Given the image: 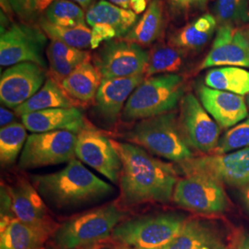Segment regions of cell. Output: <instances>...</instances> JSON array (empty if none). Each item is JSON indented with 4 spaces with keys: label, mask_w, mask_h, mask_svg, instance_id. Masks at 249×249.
Instances as JSON below:
<instances>
[{
    "label": "cell",
    "mask_w": 249,
    "mask_h": 249,
    "mask_svg": "<svg viewBox=\"0 0 249 249\" xmlns=\"http://www.w3.org/2000/svg\"><path fill=\"white\" fill-rule=\"evenodd\" d=\"M32 182L45 202L58 210L91 203L114 192L111 185L75 158L56 173L33 176Z\"/></svg>",
    "instance_id": "cell-2"
},
{
    "label": "cell",
    "mask_w": 249,
    "mask_h": 249,
    "mask_svg": "<svg viewBox=\"0 0 249 249\" xmlns=\"http://www.w3.org/2000/svg\"><path fill=\"white\" fill-rule=\"evenodd\" d=\"M186 176L203 175L231 187H245L249 184V148L225 154H213L178 163Z\"/></svg>",
    "instance_id": "cell-8"
},
{
    "label": "cell",
    "mask_w": 249,
    "mask_h": 249,
    "mask_svg": "<svg viewBox=\"0 0 249 249\" xmlns=\"http://www.w3.org/2000/svg\"><path fill=\"white\" fill-rule=\"evenodd\" d=\"M46 55L50 71L59 82L81 63L89 59V53L56 41H51L46 49Z\"/></svg>",
    "instance_id": "cell-25"
},
{
    "label": "cell",
    "mask_w": 249,
    "mask_h": 249,
    "mask_svg": "<svg viewBox=\"0 0 249 249\" xmlns=\"http://www.w3.org/2000/svg\"><path fill=\"white\" fill-rule=\"evenodd\" d=\"M109 249V248H105V249Z\"/></svg>",
    "instance_id": "cell-45"
},
{
    "label": "cell",
    "mask_w": 249,
    "mask_h": 249,
    "mask_svg": "<svg viewBox=\"0 0 249 249\" xmlns=\"http://www.w3.org/2000/svg\"><path fill=\"white\" fill-rule=\"evenodd\" d=\"M28 136L23 124L14 122L0 130V160L3 166L12 165L22 151Z\"/></svg>",
    "instance_id": "cell-29"
},
{
    "label": "cell",
    "mask_w": 249,
    "mask_h": 249,
    "mask_svg": "<svg viewBox=\"0 0 249 249\" xmlns=\"http://www.w3.org/2000/svg\"><path fill=\"white\" fill-rule=\"evenodd\" d=\"M38 1H39V3H40V2H41V0H38Z\"/></svg>",
    "instance_id": "cell-46"
},
{
    "label": "cell",
    "mask_w": 249,
    "mask_h": 249,
    "mask_svg": "<svg viewBox=\"0 0 249 249\" xmlns=\"http://www.w3.org/2000/svg\"><path fill=\"white\" fill-rule=\"evenodd\" d=\"M41 28L51 41L60 42L77 49L90 47L91 31L87 25L77 27L57 26L50 23L46 19H42Z\"/></svg>",
    "instance_id": "cell-30"
},
{
    "label": "cell",
    "mask_w": 249,
    "mask_h": 249,
    "mask_svg": "<svg viewBox=\"0 0 249 249\" xmlns=\"http://www.w3.org/2000/svg\"><path fill=\"white\" fill-rule=\"evenodd\" d=\"M144 80L145 74L102 80L95 96L96 109L99 116L107 124L116 123L127 100Z\"/></svg>",
    "instance_id": "cell-18"
},
{
    "label": "cell",
    "mask_w": 249,
    "mask_h": 249,
    "mask_svg": "<svg viewBox=\"0 0 249 249\" xmlns=\"http://www.w3.org/2000/svg\"><path fill=\"white\" fill-rule=\"evenodd\" d=\"M13 11L23 20H32L39 10L38 0H8Z\"/></svg>",
    "instance_id": "cell-35"
},
{
    "label": "cell",
    "mask_w": 249,
    "mask_h": 249,
    "mask_svg": "<svg viewBox=\"0 0 249 249\" xmlns=\"http://www.w3.org/2000/svg\"><path fill=\"white\" fill-rule=\"evenodd\" d=\"M178 213H158L119 223L112 232L115 240L131 248L160 249L169 244L186 223Z\"/></svg>",
    "instance_id": "cell-6"
},
{
    "label": "cell",
    "mask_w": 249,
    "mask_h": 249,
    "mask_svg": "<svg viewBox=\"0 0 249 249\" xmlns=\"http://www.w3.org/2000/svg\"><path fill=\"white\" fill-rule=\"evenodd\" d=\"M45 79L44 68L35 63H19L9 67L0 79L1 104L16 109L43 87Z\"/></svg>",
    "instance_id": "cell-14"
},
{
    "label": "cell",
    "mask_w": 249,
    "mask_h": 249,
    "mask_svg": "<svg viewBox=\"0 0 249 249\" xmlns=\"http://www.w3.org/2000/svg\"><path fill=\"white\" fill-rule=\"evenodd\" d=\"M215 14L222 24H237L249 20V0H216Z\"/></svg>",
    "instance_id": "cell-34"
},
{
    "label": "cell",
    "mask_w": 249,
    "mask_h": 249,
    "mask_svg": "<svg viewBox=\"0 0 249 249\" xmlns=\"http://www.w3.org/2000/svg\"><path fill=\"white\" fill-rule=\"evenodd\" d=\"M47 43L45 33L35 27L16 23L4 31L0 37V65L11 67L31 62L46 68L44 49Z\"/></svg>",
    "instance_id": "cell-10"
},
{
    "label": "cell",
    "mask_w": 249,
    "mask_h": 249,
    "mask_svg": "<svg viewBox=\"0 0 249 249\" xmlns=\"http://www.w3.org/2000/svg\"><path fill=\"white\" fill-rule=\"evenodd\" d=\"M124 213L115 203L90 210L66 221L53 232L60 249H77L93 245L112 235Z\"/></svg>",
    "instance_id": "cell-5"
},
{
    "label": "cell",
    "mask_w": 249,
    "mask_h": 249,
    "mask_svg": "<svg viewBox=\"0 0 249 249\" xmlns=\"http://www.w3.org/2000/svg\"><path fill=\"white\" fill-rule=\"evenodd\" d=\"M217 19L212 14H205L184 27L173 39V44L180 48L196 49L206 45L213 37Z\"/></svg>",
    "instance_id": "cell-28"
},
{
    "label": "cell",
    "mask_w": 249,
    "mask_h": 249,
    "mask_svg": "<svg viewBox=\"0 0 249 249\" xmlns=\"http://www.w3.org/2000/svg\"><path fill=\"white\" fill-rule=\"evenodd\" d=\"M122 9L132 10L136 14H142L148 9L151 0H107Z\"/></svg>",
    "instance_id": "cell-37"
},
{
    "label": "cell",
    "mask_w": 249,
    "mask_h": 249,
    "mask_svg": "<svg viewBox=\"0 0 249 249\" xmlns=\"http://www.w3.org/2000/svg\"><path fill=\"white\" fill-rule=\"evenodd\" d=\"M162 25V4L160 0H151L142 17L138 20L124 40L140 45H150L160 36Z\"/></svg>",
    "instance_id": "cell-26"
},
{
    "label": "cell",
    "mask_w": 249,
    "mask_h": 249,
    "mask_svg": "<svg viewBox=\"0 0 249 249\" xmlns=\"http://www.w3.org/2000/svg\"><path fill=\"white\" fill-rule=\"evenodd\" d=\"M53 1H56V0H41V2L39 3V9H46ZM71 1L79 4L82 9H88L91 6L92 2H94L95 0H71Z\"/></svg>",
    "instance_id": "cell-39"
},
{
    "label": "cell",
    "mask_w": 249,
    "mask_h": 249,
    "mask_svg": "<svg viewBox=\"0 0 249 249\" xmlns=\"http://www.w3.org/2000/svg\"><path fill=\"white\" fill-rule=\"evenodd\" d=\"M9 189L12 198L13 213L17 219L48 234L53 231L54 223L44 198L34 185L26 179L20 178Z\"/></svg>",
    "instance_id": "cell-16"
},
{
    "label": "cell",
    "mask_w": 249,
    "mask_h": 249,
    "mask_svg": "<svg viewBox=\"0 0 249 249\" xmlns=\"http://www.w3.org/2000/svg\"><path fill=\"white\" fill-rule=\"evenodd\" d=\"M183 55L175 47L160 45L150 53L145 76L152 77L155 74H172L182 67Z\"/></svg>",
    "instance_id": "cell-32"
},
{
    "label": "cell",
    "mask_w": 249,
    "mask_h": 249,
    "mask_svg": "<svg viewBox=\"0 0 249 249\" xmlns=\"http://www.w3.org/2000/svg\"><path fill=\"white\" fill-rule=\"evenodd\" d=\"M184 95V80L177 74L145 79L127 100L122 113L124 121L143 120L170 113Z\"/></svg>",
    "instance_id": "cell-4"
},
{
    "label": "cell",
    "mask_w": 249,
    "mask_h": 249,
    "mask_svg": "<svg viewBox=\"0 0 249 249\" xmlns=\"http://www.w3.org/2000/svg\"></svg>",
    "instance_id": "cell-47"
},
{
    "label": "cell",
    "mask_w": 249,
    "mask_h": 249,
    "mask_svg": "<svg viewBox=\"0 0 249 249\" xmlns=\"http://www.w3.org/2000/svg\"><path fill=\"white\" fill-rule=\"evenodd\" d=\"M75 100L71 98L63 89L58 81L53 79L46 80L43 87L24 104L14 109L18 116L42 111L52 108L75 107Z\"/></svg>",
    "instance_id": "cell-23"
},
{
    "label": "cell",
    "mask_w": 249,
    "mask_h": 249,
    "mask_svg": "<svg viewBox=\"0 0 249 249\" xmlns=\"http://www.w3.org/2000/svg\"><path fill=\"white\" fill-rule=\"evenodd\" d=\"M160 249H226L218 229L202 220H187L178 235Z\"/></svg>",
    "instance_id": "cell-20"
},
{
    "label": "cell",
    "mask_w": 249,
    "mask_h": 249,
    "mask_svg": "<svg viewBox=\"0 0 249 249\" xmlns=\"http://www.w3.org/2000/svg\"><path fill=\"white\" fill-rule=\"evenodd\" d=\"M77 135L70 131L33 133L28 136L18 167L35 169L69 162L75 158Z\"/></svg>",
    "instance_id": "cell-7"
},
{
    "label": "cell",
    "mask_w": 249,
    "mask_h": 249,
    "mask_svg": "<svg viewBox=\"0 0 249 249\" xmlns=\"http://www.w3.org/2000/svg\"><path fill=\"white\" fill-rule=\"evenodd\" d=\"M236 249H249V232L242 231L235 240Z\"/></svg>",
    "instance_id": "cell-40"
},
{
    "label": "cell",
    "mask_w": 249,
    "mask_h": 249,
    "mask_svg": "<svg viewBox=\"0 0 249 249\" xmlns=\"http://www.w3.org/2000/svg\"><path fill=\"white\" fill-rule=\"evenodd\" d=\"M142 249V248H132V249Z\"/></svg>",
    "instance_id": "cell-44"
},
{
    "label": "cell",
    "mask_w": 249,
    "mask_h": 249,
    "mask_svg": "<svg viewBox=\"0 0 249 249\" xmlns=\"http://www.w3.org/2000/svg\"><path fill=\"white\" fill-rule=\"evenodd\" d=\"M122 162L120 187L127 205L168 202L178 183L174 166L151 156L133 143L113 142Z\"/></svg>",
    "instance_id": "cell-1"
},
{
    "label": "cell",
    "mask_w": 249,
    "mask_h": 249,
    "mask_svg": "<svg viewBox=\"0 0 249 249\" xmlns=\"http://www.w3.org/2000/svg\"><path fill=\"white\" fill-rule=\"evenodd\" d=\"M20 117L26 129L33 133L64 130L77 135L87 126L82 112L76 107L46 109Z\"/></svg>",
    "instance_id": "cell-19"
},
{
    "label": "cell",
    "mask_w": 249,
    "mask_h": 249,
    "mask_svg": "<svg viewBox=\"0 0 249 249\" xmlns=\"http://www.w3.org/2000/svg\"><path fill=\"white\" fill-rule=\"evenodd\" d=\"M75 156L113 184L120 178L122 162L112 141L99 130L86 126L77 134Z\"/></svg>",
    "instance_id": "cell-12"
},
{
    "label": "cell",
    "mask_w": 249,
    "mask_h": 249,
    "mask_svg": "<svg viewBox=\"0 0 249 249\" xmlns=\"http://www.w3.org/2000/svg\"><path fill=\"white\" fill-rule=\"evenodd\" d=\"M180 123L187 142L192 148L202 153L216 149L220 140V125L192 93L182 99Z\"/></svg>",
    "instance_id": "cell-13"
},
{
    "label": "cell",
    "mask_w": 249,
    "mask_h": 249,
    "mask_svg": "<svg viewBox=\"0 0 249 249\" xmlns=\"http://www.w3.org/2000/svg\"><path fill=\"white\" fill-rule=\"evenodd\" d=\"M102 80L98 69L88 59L79 65L60 84L71 98L89 102L96 96Z\"/></svg>",
    "instance_id": "cell-22"
},
{
    "label": "cell",
    "mask_w": 249,
    "mask_h": 249,
    "mask_svg": "<svg viewBox=\"0 0 249 249\" xmlns=\"http://www.w3.org/2000/svg\"><path fill=\"white\" fill-rule=\"evenodd\" d=\"M139 20L132 10L122 9L107 0L91 5L86 12V22L89 27L102 24L113 30L117 38H124Z\"/></svg>",
    "instance_id": "cell-21"
},
{
    "label": "cell",
    "mask_w": 249,
    "mask_h": 249,
    "mask_svg": "<svg viewBox=\"0 0 249 249\" xmlns=\"http://www.w3.org/2000/svg\"><path fill=\"white\" fill-rule=\"evenodd\" d=\"M173 199L178 206L198 213H223L229 203L222 183L197 174L178 180Z\"/></svg>",
    "instance_id": "cell-9"
},
{
    "label": "cell",
    "mask_w": 249,
    "mask_h": 249,
    "mask_svg": "<svg viewBox=\"0 0 249 249\" xmlns=\"http://www.w3.org/2000/svg\"><path fill=\"white\" fill-rule=\"evenodd\" d=\"M205 85L214 89L237 95L249 93V71L239 67H220L213 69L205 76Z\"/></svg>",
    "instance_id": "cell-27"
},
{
    "label": "cell",
    "mask_w": 249,
    "mask_h": 249,
    "mask_svg": "<svg viewBox=\"0 0 249 249\" xmlns=\"http://www.w3.org/2000/svg\"><path fill=\"white\" fill-rule=\"evenodd\" d=\"M249 68V41L246 36L231 24L218 28L211 51L200 69L213 67Z\"/></svg>",
    "instance_id": "cell-15"
},
{
    "label": "cell",
    "mask_w": 249,
    "mask_h": 249,
    "mask_svg": "<svg viewBox=\"0 0 249 249\" xmlns=\"http://www.w3.org/2000/svg\"><path fill=\"white\" fill-rule=\"evenodd\" d=\"M15 218L9 187L1 186V229L7 226Z\"/></svg>",
    "instance_id": "cell-36"
},
{
    "label": "cell",
    "mask_w": 249,
    "mask_h": 249,
    "mask_svg": "<svg viewBox=\"0 0 249 249\" xmlns=\"http://www.w3.org/2000/svg\"><path fill=\"white\" fill-rule=\"evenodd\" d=\"M246 102H247V105H248V107H249V93L247 95V99H246Z\"/></svg>",
    "instance_id": "cell-43"
},
{
    "label": "cell",
    "mask_w": 249,
    "mask_h": 249,
    "mask_svg": "<svg viewBox=\"0 0 249 249\" xmlns=\"http://www.w3.org/2000/svg\"><path fill=\"white\" fill-rule=\"evenodd\" d=\"M45 19L61 27L86 25V14L83 9L71 0H56L45 9Z\"/></svg>",
    "instance_id": "cell-31"
},
{
    "label": "cell",
    "mask_w": 249,
    "mask_h": 249,
    "mask_svg": "<svg viewBox=\"0 0 249 249\" xmlns=\"http://www.w3.org/2000/svg\"><path fill=\"white\" fill-rule=\"evenodd\" d=\"M208 0H174L175 3H177L181 7H193V6H201L205 4Z\"/></svg>",
    "instance_id": "cell-41"
},
{
    "label": "cell",
    "mask_w": 249,
    "mask_h": 249,
    "mask_svg": "<svg viewBox=\"0 0 249 249\" xmlns=\"http://www.w3.org/2000/svg\"><path fill=\"white\" fill-rule=\"evenodd\" d=\"M249 148V116L219 140L214 154H225Z\"/></svg>",
    "instance_id": "cell-33"
},
{
    "label": "cell",
    "mask_w": 249,
    "mask_h": 249,
    "mask_svg": "<svg viewBox=\"0 0 249 249\" xmlns=\"http://www.w3.org/2000/svg\"><path fill=\"white\" fill-rule=\"evenodd\" d=\"M14 123V114L10 112L6 107L0 108V125L5 127L9 124Z\"/></svg>",
    "instance_id": "cell-38"
},
{
    "label": "cell",
    "mask_w": 249,
    "mask_h": 249,
    "mask_svg": "<svg viewBox=\"0 0 249 249\" xmlns=\"http://www.w3.org/2000/svg\"><path fill=\"white\" fill-rule=\"evenodd\" d=\"M127 138L152 154L178 163L193 158L191 146L172 112L141 120Z\"/></svg>",
    "instance_id": "cell-3"
},
{
    "label": "cell",
    "mask_w": 249,
    "mask_h": 249,
    "mask_svg": "<svg viewBox=\"0 0 249 249\" xmlns=\"http://www.w3.org/2000/svg\"><path fill=\"white\" fill-rule=\"evenodd\" d=\"M198 97L205 110L223 128L239 124L249 116L246 99L241 95L200 85Z\"/></svg>",
    "instance_id": "cell-17"
},
{
    "label": "cell",
    "mask_w": 249,
    "mask_h": 249,
    "mask_svg": "<svg viewBox=\"0 0 249 249\" xmlns=\"http://www.w3.org/2000/svg\"><path fill=\"white\" fill-rule=\"evenodd\" d=\"M48 235L15 218L1 229L0 249H42Z\"/></svg>",
    "instance_id": "cell-24"
},
{
    "label": "cell",
    "mask_w": 249,
    "mask_h": 249,
    "mask_svg": "<svg viewBox=\"0 0 249 249\" xmlns=\"http://www.w3.org/2000/svg\"><path fill=\"white\" fill-rule=\"evenodd\" d=\"M150 53L128 41H109L94 59L103 79L127 78L145 74Z\"/></svg>",
    "instance_id": "cell-11"
},
{
    "label": "cell",
    "mask_w": 249,
    "mask_h": 249,
    "mask_svg": "<svg viewBox=\"0 0 249 249\" xmlns=\"http://www.w3.org/2000/svg\"><path fill=\"white\" fill-rule=\"evenodd\" d=\"M241 197L242 201L245 205L248 213H249V184L240 188Z\"/></svg>",
    "instance_id": "cell-42"
}]
</instances>
